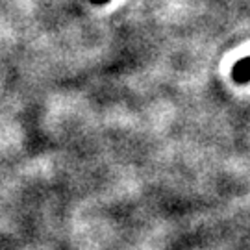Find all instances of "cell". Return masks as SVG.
I'll return each instance as SVG.
<instances>
[{"label": "cell", "mask_w": 250, "mask_h": 250, "mask_svg": "<svg viewBox=\"0 0 250 250\" xmlns=\"http://www.w3.org/2000/svg\"><path fill=\"white\" fill-rule=\"evenodd\" d=\"M232 78L237 83H249L250 82V56L249 58H243L241 62H237L233 65Z\"/></svg>", "instance_id": "1"}, {"label": "cell", "mask_w": 250, "mask_h": 250, "mask_svg": "<svg viewBox=\"0 0 250 250\" xmlns=\"http://www.w3.org/2000/svg\"><path fill=\"white\" fill-rule=\"evenodd\" d=\"M91 2H95V4H99L100 2V4H102V2H107V0H91Z\"/></svg>", "instance_id": "2"}]
</instances>
